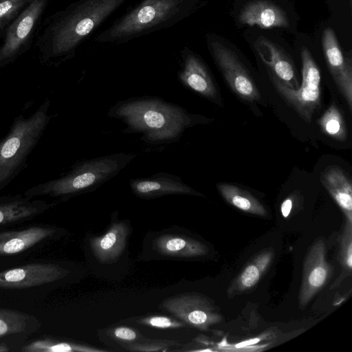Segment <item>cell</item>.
<instances>
[{"instance_id":"6da1fadb","label":"cell","mask_w":352,"mask_h":352,"mask_svg":"<svg viewBox=\"0 0 352 352\" xmlns=\"http://www.w3.org/2000/svg\"><path fill=\"white\" fill-rule=\"evenodd\" d=\"M108 115L123 121L129 131L142 133V138L149 143L173 142L188 128L210 122L208 118L148 97L120 101L111 107Z\"/></svg>"},{"instance_id":"7a4b0ae2","label":"cell","mask_w":352,"mask_h":352,"mask_svg":"<svg viewBox=\"0 0 352 352\" xmlns=\"http://www.w3.org/2000/svg\"><path fill=\"white\" fill-rule=\"evenodd\" d=\"M135 157L134 154L118 153L78 162L65 175L33 186L23 194L66 201L97 189L119 174Z\"/></svg>"},{"instance_id":"3957f363","label":"cell","mask_w":352,"mask_h":352,"mask_svg":"<svg viewBox=\"0 0 352 352\" xmlns=\"http://www.w3.org/2000/svg\"><path fill=\"white\" fill-rule=\"evenodd\" d=\"M72 271L55 261H36L0 270V300L33 303L66 283Z\"/></svg>"},{"instance_id":"277c9868","label":"cell","mask_w":352,"mask_h":352,"mask_svg":"<svg viewBox=\"0 0 352 352\" xmlns=\"http://www.w3.org/2000/svg\"><path fill=\"white\" fill-rule=\"evenodd\" d=\"M48 99L29 117L14 118L7 135L0 140V191L6 188L27 166L51 120Z\"/></svg>"},{"instance_id":"5b68a950","label":"cell","mask_w":352,"mask_h":352,"mask_svg":"<svg viewBox=\"0 0 352 352\" xmlns=\"http://www.w3.org/2000/svg\"><path fill=\"white\" fill-rule=\"evenodd\" d=\"M125 0H87L54 28L52 52L55 56L73 50Z\"/></svg>"},{"instance_id":"8992f818","label":"cell","mask_w":352,"mask_h":352,"mask_svg":"<svg viewBox=\"0 0 352 352\" xmlns=\"http://www.w3.org/2000/svg\"><path fill=\"white\" fill-rule=\"evenodd\" d=\"M65 229L51 224L0 230V267H12L30 254L66 234Z\"/></svg>"},{"instance_id":"52a82bcc","label":"cell","mask_w":352,"mask_h":352,"mask_svg":"<svg viewBox=\"0 0 352 352\" xmlns=\"http://www.w3.org/2000/svg\"><path fill=\"white\" fill-rule=\"evenodd\" d=\"M302 83L296 89H292L278 79L272 74V82L276 91L283 99L304 120L310 123L316 111L321 106V76L309 50L301 49Z\"/></svg>"},{"instance_id":"ba28073f","label":"cell","mask_w":352,"mask_h":352,"mask_svg":"<svg viewBox=\"0 0 352 352\" xmlns=\"http://www.w3.org/2000/svg\"><path fill=\"white\" fill-rule=\"evenodd\" d=\"M181 3L182 0H145L100 39L120 38L144 31L173 16L179 11Z\"/></svg>"},{"instance_id":"9c48e42d","label":"cell","mask_w":352,"mask_h":352,"mask_svg":"<svg viewBox=\"0 0 352 352\" xmlns=\"http://www.w3.org/2000/svg\"><path fill=\"white\" fill-rule=\"evenodd\" d=\"M160 307L186 325L200 331H208L223 320L221 314L211 300L197 293L182 294L166 298Z\"/></svg>"},{"instance_id":"30bf717a","label":"cell","mask_w":352,"mask_h":352,"mask_svg":"<svg viewBox=\"0 0 352 352\" xmlns=\"http://www.w3.org/2000/svg\"><path fill=\"white\" fill-rule=\"evenodd\" d=\"M210 49L217 65L232 92L245 102H259L261 99V92L236 54L217 41L210 42Z\"/></svg>"},{"instance_id":"8fae6325","label":"cell","mask_w":352,"mask_h":352,"mask_svg":"<svg viewBox=\"0 0 352 352\" xmlns=\"http://www.w3.org/2000/svg\"><path fill=\"white\" fill-rule=\"evenodd\" d=\"M333 267L326 259V246L318 239L310 247L305 259L302 279L299 292V304L305 307L327 284L331 277Z\"/></svg>"},{"instance_id":"7c38bea8","label":"cell","mask_w":352,"mask_h":352,"mask_svg":"<svg viewBox=\"0 0 352 352\" xmlns=\"http://www.w3.org/2000/svg\"><path fill=\"white\" fill-rule=\"evenodd\" d=\"M324 56L331 76L347 107L352 112V60L344 57L337 36L331 28H326L322 36Z\"/></svg>"},{"instance_id":"4fadbf2b","label":"cell","mask_w":352,"mask_h":352,"mask_svg":"<svg viewBox=\"0 0 352 352\" xmlns=\"http://www.w3.org/2000/svg\"><path fill=\"white\" fill-rule=\"evenodd\" d=\"M56 204L23 194L0 197V229L31 221Z\"/></svg>"},{"instance_id":"5bb4252c","label":"cell","mask_w":352,"mask_h":352,"mask_svg":"<svg viewBox=\"0 0 352 352\" xmlns=\"http://www.w3.org/2000/svg\"><path fill=\"white\" fill-rule=\"evenodd\" d=\"M46 0H32L6 31L0 50V63L14 58L28 39L45 6Z\"/></svg>"},{"instance_id":"9a60e30c","label":"cell","mask_w":352,"mask_h":352,"mask_svg":"<svg viewBox=\"0 0 352 352\" xmlns=\"http://www.w3.org/2000/svg\"><path fill=\"white\" fill-rule=\"evenodd\" d=\"M129 185L133 194L142 199L173 195L204 196L183 182L179 177L167 173H157L147 177L131 179Z\"/></svg>"},{"instance_id":"2e32d148","label":"cell","mask_w":352,"mask_h":352,"mask_svg":"<svg viewBox=\"0 0 352 352\" xmlns=\"http://www.w3.org/2000/svg\"><path fill=\"white\" fill-rule=\"evenodd\" d=\"M41 321L34 315L16 309L0 307V341L13 346L15 351L38 331Z\"/></svg>"},{"instance_id":"e0dca14e","label":"cell","mask_w":352,"mask_h":352,"mask_svg":"<svg viewBox=\"0 0 352 352\" xmlns=\"http://www.w3.org/2000/svg\"><path fill=\"white\" fill-rule=\"evenodd\" d=\"M180 82L188 89L221 105L222 100L219 89L204 63L194 54H188L184 65L178 74Z\"/></svg>"},{"instance_id":"ac0fdd59","label":"cell","mask_w":352,"mask_h":352,"mask_svg":"<svg viewBox=\"0 0 352 352\" xmlns=\"http://www.w3.org/2000/svg\"><path fill=\"white\" fill-rule=\"evenodd\" d=\"M254 45L260 58L270 68L273 75L290 88L298 87L294 63L285 50L264 36L258 38Z\"/></svg>"},{"instance_id":"d6986e66","label":"cell","mask_w":352,"mask_h":352,"mask_svg":"<svg viewBox=\"0 0 352 352\" xmlns=\"http://www.w3.org/2000/svg\"><path fill=\"white\" fill-rule=\"evenodd\" d=\"M239 20L242 24L257 25L262 29L286 28L289 25L285 12L277 5L265 0L248 3L241 10Z\"/></svg>"},{"instance_id":"ffe728a7","label":"cell","mask_w":352,"mask_h":352,"mask_svg":"<svg viewBox=\"0 0 352 352\" xmlns=\"http://www.w3.org/2000/svg\"><path fill=\"white\" fill-rule=\"evenodd\" d=\"M129 232V228L124 221L112 223L104 234L90 239L94 256L102 263L118 260L124 252Z\"/></svg>"},{"instance_id":"44dd1931","label":"cell","mask_w":352,"mask_h":352,"mask_svg":"<svg viewBox=\"0 0 352 352\" xmlns=\"http://www.w3.org/2000/svg\"><path fill=\"white\" fill-rule=\"evenodd\" d=\"M320 182L340 208L346 220L352 222V183L338 166H330L320 175Z\"/></svg>"},{"instance_id":"7402d4cb","label":"cell","mask_w":352,"mask_h":352,"mask_svg":"<svg viewBox=\"0 0 352 352\" xmlns=\"http://www.w3.org/2000/svg\"><path fill=\"white\" fill-rule=\"evenodd\" d=\"M153 247L159 254L175 258H198L208 252L205 243L181 234H161L155 239Z\"/></svg>"},{"instance_id":"603a6c76","label":"cell","mask_w":352,"mask_h":352,"mask_svg":"<svg viewBox=\"0 0 352 352\" xmlns=\"http://www.w3.org/2000/svg\"><path fill=\"white\" fill-rule=\"evenodd\" d=\"M274 252L266 249L259 252L241 272L228 289V296L232 298L252 289L271 265Z\"/></svg>"},{"instance_id":"cb8c5ba5","label":"cell","mask_w":352,"mask_h":352,"mask_svg":"<svg viewBox=\"0 0 352 352\" xmlns=\"http://www.w3.org/2000/svg\"><path fill=\"white\" fill-rule=\"evenodd\" d=\"M217 188L228 204L239 210L258 216L267 215L264 205L245 189L236 185L222 182L217 184Z\"/></svg>"},{"instance_id":"d4e9b609","label":"cell","mask_w":352,"mask_h":352,"mask_svg":"<svg viewBox=\"0 0 352 352\" xmlns=\"http://www.w3.org/2000/svg\"><path fill=\"white\" fill-rule=\"evenodd\" d=\"M22 352H105L107 350L51 337H41L26 342L19 349Z\"/></svg>"},{"instance_id":"484cf974","label":"cell","mask_w":352,"mask_h":352,"mask_svg":"<svg viewBox=\"0 0 352 352\" xmlns=\"http://www.w3.org/2000/svg\"><path fill=\"white\" fill-rule=\"evenodd\" d=\"M320 131L326 135L339 142L347 139V127L343 115L334 104H331L317 120Z\"/></svg>"},{"instance_id":"4316f807","label":"cell","mask_w":352,"mask_h":352,"mask_svg":"<svg viewBox=\"0 0 352 352\" xmlns=\"http://www.w3.org/2000/svg\"><path fill=\"white\" fill-rule=\"evenodd\" d=\"M339 260L343 271L338 283L351 274L352 268V222L346 220L340 238Z\"/></svg>"},{"instance_id":"83f0119b","label":"cell","mask_w":352,"mask_h":352,"mask_svg":"<svg viewBox=\"0 0 352 352\" xmlns=\"http://www.w3.org/2000/svg\"><path fill=\"white\" fill-rule=\"evenodd\" d=\"M126 351L137 352L166 351L171 348L181 346V343L170 340H148L146 338L136 342L119 343Z\"/></svg>"},{"instance_id":"f1b7e54d","label":"cell","mask_w":352,"mask_h":352,"mask_svg":"<svg viewBox=\"0 0 352 352\" xmlns=\"http://www.w3.org/2000/svg\"><path fill=\"white\" fill-rule=\"evenodd\" d=\"M138 324L159 329H177L186 325L177 318L165 316H150L143 317L137 320Z\"/></svg>"},{"instance_id":"f546056e","label":"cell","mask_w":352,"mask_h":352,"mask_svg":"<svg viewBox=\"0 0 352 352\" xmlns=\"http://www.w3.org/2000/svg\"><path fill=\"white\" fill-rule=\"evenodd\" d=\"M108 334L118 343H132L145 339L136 329L124 326L109 329Z\"/></svg>"},{"instance_id":"4dcf8cb0","label":"cell","mask_w":352,"mask_h":352,"mask_svg":"<svg viewBox=\"0 0 352 352\" xmlns=\"http://www.w3.org/2000/svg\"><path fill=\"white\" fill-rule=\"evenodd\" d=\"M30 0H1L0 28L4 26Z\"/></svg>"},{"instance_id":"1f68e13d","label":"cell","mask_w":352,"mask_h":352,"mask_svg":"<svg viewBox=\"0 0 352 352\" xmlns=\"http://www.w3.org/2000/svg\"><path fill=\"white\" fill-rule=\"evenodd\" d=\"M294 205V199L292 196L288 197L281 204L280 212L283 217L287 218L290 214Z\"/></svg>"},{"instance_id":"d6a6232c","label":"cell","mask_w":352,"mask_h":352,"mask_svg":"<svg viewBox=\"0 0 352 352\" xmlns=\"http://www.w3.org/2000/svg\"><path fill=\"white\" fill-rule=\"evenodd\" d=\"M10 351H14L12 345L5 341L0 342V352H7Z\"/></svg>"},{"instance_id":"836d02e7","label":"cell","mask_w":352,"mask_h":352,"mask_svg":"<svg viewBox=\"0 0 352 352\" xmlns=\"http://www.w3.org/2000/svg\"><path fill=\"white\" fill-rule=\"evenodd\" d=\"M1 1V0H0Z\"/></svg>"}]
</instances>
